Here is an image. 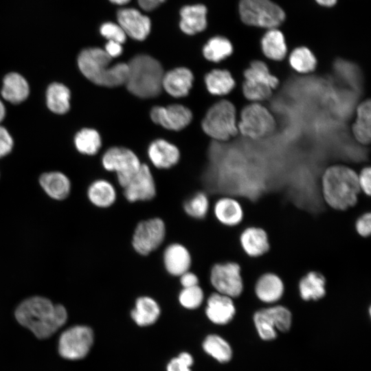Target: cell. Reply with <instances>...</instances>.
Listing matches in <instances>:
<instances>
[{
	"instance_id": "cell-1",
	"label": "cell",
	"mask_w": 371,
	"mask_h": 371,
	"mask_svg": "<svg viewBox=\"0 0 371 371\" xmlns=\"http://www.w3.org/2000/svg\"><path fill=\"white\" fill-rule=\"evenodd\" d=\"M15 317L36 337L46 339L65 324L67 313L63 305L54 304L43 297L34 296L18 306Z\"/></svg>"
},
{
	"instance_id": "cell-2",
	"label": "cell",
	"mask_w": 371,
	"mask_h": 371,
	"mask_svg": "<svg viewBox=\"0 0 371 371\" xmlns=\"http://www.w3.org/2000/svg\"><path fill=\"white\" fill-rule=\"evenodd\" d=\"M358 172L342 164L327 167L322 174L321 194L327 206L335 210H346L358 201L361 192Z\"/></svg>"
},
{
	"instance_id": "cell-3",
	"label": "cell",
	"mask_w": 371,
	"mask_h": 371,
	"mask_svg": "<svg viewBox=\"0 0 371 371\" xmlns=\"http://www.w3.org/2000/svg\"><path fill=\"white\" fill-rule=\"evenodd\" d=\"M111 59L104 49L89 47L80 52L77 63L81 73L93 83L115 87L125 84L128 67L125 63L110 66Z\"/></svg>"
},
{
	"instance_id": "cell-4",
	"label": "cell",
	"mask_w": 371,
	"mask_h": 371,
	"mask_svg": "<svg viewBox=\"0 0 371 371\" xmlns=\"http://www.w3.org/2000/svg\"><path fill=\"white\" fill-rule=\"evenodd\" d=\"M128 64V72L125 82L128 91L140 98L158 96L162 89L164 74L161 64L146 54H138Z\"/></svg>"
},
{
	"instance_id": "cell-5",
	"label": "cell",
	"mask_w": 371,
	"mask_h": 371,
	"mask_svg": "<svg viewBox=\"0 0 371 371\" xmlns=\"http://www.w3.org/2000/svg\"><path fill=\"white\" fill-rule=\"evenodd\" d=\"M204 133L215 141H226L238 132L236 109L232 103L223 100L213 104L201 122Z\"/></svg>"
},
{
	"instance_id": "cell-6",
	"label": "cell",
	"mask_w": 371,
	"mask_h": 371,
	"mask_svg": "<svg viewBox=\"0 0 371 371\" xmlns=\"http://www.w3.org/2000/svg\"><path fill=\"white\" fill-rule=\"evenodd\" d=\"M238 10L246 25L273 29L285 19L282 8L271 0H240Z\"/></svg>"
},
{
	"instance_id": "cell-7",
	"label": "cell",
	"mask_w": 371,
	"mask_h": 371,
	"mask_svg": "<svg viewBox=\"0 0 371 371\" xmlns=\"http://www.w3.org/2000/svg\"><path fill=\"white\" fill-rule=\"evenodd\" d=\"M293 315L291 310L280 304L267 305L257 309L253 321L260 337L265 341L274 339L277 330L288 331L292 324Z\"/></svg>"
},
{
	"instance_id": "cell-8",
	"label": "cell",
	"mask_w": 371,
	"mask_h": 371,
	"mask_svg": "<svg viewBox=\"0 0 371 371\" xmlns=\"http://www.w3.org/2000/svg\"><path fill=\"white\" fill-rule=\"evenodd\" d=\"M209 280L215 292L232 299L238 298L243 291L241 268L234 261L214 263L210 271Z\"/></svg>"
},
{
	"instance_id": "cell-9",
	"label": "cell",
	"mask_w": 371,
	"mask_h": 371,
	"mask_svg": "<svg viewBox=\"0 0 371 371\" xmlns=\"http://www.w3.org/2000/svg\"><path fill=\"white\" fill-rule=\"evenodd\" d=\"M104 168L116 173L119 184L124 188L139 170L142 164L131 150L120 146L109 148L103 155Z\"/></svg>"
},
{
	"instance_id": "cell-10",
	"label": "cell",
	"mask_w": 371,
	"mask_h": 371,
	"mask_svg": "<svg viewBox=\"0 0 371 371\" xmlns=\"http://www.w3.org/2000/svg\"><path fill=\"white\" fill-rule=\"evenodd\" d=\"M166 233V225L161 218L154 217L141 221L133 234L132 247L139 255L147 256L163 243Z\"/></svg>"
},
{
	"instance_id": "cell-11",
	"label": "cell",
	"mask_w": 371,
	"mask_h": 371,
	"mask_svg": "<svg viewBox=\"0 0 371 371\" xmlns=\"http://www.w3.org/2000/svg\"><path fill=\"white\" fill-rule=\"evenodd\" d=\"M238 127L244 136L258 139L272 133L276 127V122L265 107L254 103L242 111Z\"/></svg>"
},
{
	"instance_id": "cell-12",
	"label": "cell",
	"mask_w": 371,
	"mask_h": 371,
	"mask_svg": "<svg viewBox=\"0 0 371 371\" xmlns=\"http://www.w3.org/2000/svg\"><path fill=\"white\" fill-rule=\"evenodd\" d=\"M93 343V332L86 326H75L65 330L58 340V352L69 360H78L87 356Z\"/></svg>"
},
{
	"instance_id": "cell-13",
	"label": "cell",
	"mask_w": 371,
	"mask_h": 371,
	"mask_svg": "<svg viewBox=\"0 0 371 371\" xmlns=\"http://www.w3.org/2000/svg\"><path fill=\"white\" fill-rule=\"evenodd\" d=\"M150 116L154 123L175 131L186 128L192 120V111L179 104L166 106H155L150 110Z\"/></svg>"
},
{
	"instance_id": "cell-14",
	"label": "cell",
	"mask_w": 371,
	"mask_h": 371,
	"mask_svg": "<svg viewBox=\"0 0 371 371\" xmlns=\"http://www.w3.org/2000/svg\"><path fill=\"white\" fill-rule=\"evenodd\" d=\"M123 189L125 199L131 203L152 200L156 196L157 189L148 166L142 164Z\"/></svg>"
},
{
	"instance_id": "cell-15",
	"label": "cell",
	"mask_w": 371,
	"mask_h": 371,
	"mask_svg": "<svg viewBox=\"0 0 371 371\" xmlns=\"http://www.w3.org/2000/svg\"><path fill=\"white\" fill-rule=\"evenodd\" d=\"M119 25L126 36L137 41H143L150 32V19L134 8H123L117 12Z\"/></svg>"
},
{
	"instance_id": "cell-16",
	"label": "cell",
	"mask_w": 371,
	"mask_h": 371,
	"mask_svg": "<svg viewBox=\"0 0 371 371\" xmlns=\"http://www.w3.org/2000/svg\"><path fill=\"white\" fill-rule=\"evenodd\" d=\"M236 313L234 300L214 291L207 299L205 315L210 322L218 325L230 322Z\"/></svg>"
},
{
	"instance_id": "cell-17",
	"label": "cell",
	"mask_w": 371,
	"mask_h": 371,
	"mask_svg": "<svg viewBox=\"0 0 371 371\" xmlns=\"http://www.w3.org/2000/svg\"><path fill=\"white\" fill-rule=\"evenodd\" d=\"M212 212L218 223L228 227L238 226L244 218L240 203L236 198L229 196L218 197L213 204Z\"/></svg>"
},
{
	"instance_id": "cell-18",
	"label": "cell",
	"mask_w": 371,
	"mask_h": 371,
	"mask_svg": "<svg viewBox=\"0 0 371 371\" xmlns=\"http://www.w3.org/2000/svg\"><path fill=\"white\" fill-rule=\"evenodd\" d=\"M284 292L282 279L276 273L267 272L261 275L254 285L257 299L265 305L278 304Z\"/></svg>"
},
{
	"instance_id": "cell-19",
	"label": "cell",
	"mask_w": 371,
	"mask_h": 371,
	"mask_svg": "<svg viewBox=\"0 0 371 371\" xmlns=\"http://www.w3.org/2000/svg\"><path fill=\"white\" fill-rule=\"evenodd\" d=\"M194 76L186 67H177L164 73L162 89L174 98H183L188 95L192 87Z\"/></svg>"
},
{
	"instance_id": "cell-20",
	"label": "cell",
	"mask_w": 371,
	"mask_h": 371,
	"mask_svg": "<svg viewBox=\"0 0 371 371\" xmlns=\"http://www.w3.org/2000/svg\"><path fill=\"white\" fill-rule=\"evenodd\" d=\"M163 262L165 269L170 275L179 277L190 270L192 264L191 254L182 244L171 243L164 249Z\"/></svg>"
},
{
	"instance_id": "cell-21",
	"label": "cell",
	"mask_w": 371,
	"mask_h": 371,
	"mask_svg": "<svg viewBox=\"0 0 371 371\" xmlns=\"http://www.w3.org/2000/svg\"><path fill=\"white\" fill-rule=\"evenodd\" d=\"M239 243L246 255L258 258L269 250L270 245L266 231L258 227H247L240 234Z\"/></svg>"
},
{
	"instance_id": "cell-22",
	"label": "cell",
	"mask_w": 371,
	"mask_h": 371,
	"mask_svg": "<svg viewBox=\"0 0 371 371\" xmlns=\"http://www.w3.org/2000/svg\"><path fill=\"white\" fill-rule=\"evenodd\" d=\"M152 164L159 169H168L176 165L180 158L178 148L164 139L153 141L148 148Z\"/></svg>"
},
{
	"instance_id": "cell-23",
	"label": "cell",
	"mask_w": 371,
	"mask_h": 371,
	"mask_svg": "<svg viewBox=\"0 0 371 371\" xmlns=\"http://www.w3.org/2000/svg\"><path fill=\"white\" fill-rule=\"evenodd\" d=\"M326 278L319 272L311 271L303 276L298 282L300 298L304 302H316L326 295Z\"/></svg>"
},
{
	"instance_id": "cell-24",
	"label": "cell",
	"mask_w": 371,
	"mask_h": 371,
	"mask_svg": "<svg viewBox=\"0 0 371 371\" xmlns=\"http://www.w3.org/2000/svg\"><path fill=\"white\" fill-rule=\"evenodd\" d=\"M207 8L201 4L186 5L180 10L179 26L183 32L193 35L203 31L207 26Z\"/></svg>"
},
{
	"instance_id": "cell-25",
	"label": "cell",
	"mask_w": 371,
	"mask_h": 371,
	"mask_svg": "<svg viewBox=\"0 0 371 371\" xmlns=\"http://www.w3.org/2000/svg\"><path fill=\"white\" fill-rule=\"evenodd\" d=\"M2 97L12 104H19L27 99L30 86L26 79L20 74L10 72L3 80L1 91Z\"/></svg>"
},
{
	"instance_id": "cell-26",
	"label": "cell",
	"mask_w": 371,
	"mask_h": 371,
	"mask_svg": "<svg viewBox=\"0 0 371 371\" xmlns=\"http://www.w3.org/2000/svg\"><path fill=\"white\" fill-rule=\"evenodd\" d=\"M160 313V306L155 300L149 296H141L135 300L131 316L138 326H148L157 322Z\"/></svg>"
},
{
	"instance_id": "cell-27",
	"label": "cell",
	"mask_w": 371,
	"mask_h": 371,
	"mask_svg": "<svg viewBox=\"0 0 371 371\" xmlns=\"http://www.w3.org/2000/svg\"><path fill=\"white\" fill-rule=\"evenodd\" d=\"M39 183L46 194L56 200H63L69 194L71 183L69 178L60 172L42 174Z\"/></svg>"
},
{
	"instance_id": "cell-28",
	"label": "cell",
	"mask_w": 371,
	"mask_h": 371,
	"mask_svg": "<svg viewBox=\"0 0 371 371\" xmlns=\"http://www.w3.org/2000/svg\"><path fill=\"white\" fill-rule=\"evenodd\" d=\"M87 196L90 202L96 207L106 208L115 202L117 192L115 187L104 179L95 180L89 186Z\"/></svg>"
},
{
	"instance_id": "cell-29",
	"label": "cell",
	"mask_w": 371,
	"mask_h": 371,
	"mask_svg": "<svg viewBox=\"0 0 371 371\" xmlns=\"http://www.w3.org/2000/svg\"><path fill=\"white\" fill-rule=\"evenodd\" d=\"M70 90L62 83L53 82L47 89V106L54 113H66L70 109Z\"/></svg>"
},
{
	"instance_id": "cell-30",
	"label": "cell",
	"mask_w": 371,
	"mask_h": 371,
	"mask_svg": "<svg viewBox=\"0 0 371 371\" xmlns=\"http://www.w3.org/2000/svg\"><path fill=\"white\" fill-rule=\"evenodd\" d=\"M261 47L264 54L272 60H280L286 54L284 36L276 28L269 29L264 34L261 40Z\"/></svg>"
},
{
	"instance_id": "cell-31",
	"label": "cell",
	"mask_w": 371,
	"mask_h": 371,
	"mask_svg": "<svg viewBox=\"0 0 371 371\" xmlns=\"http://www.w3.org/2000/svg\"><path fill=\"white\" fill-rule=\"evenodd\" d=\"M207 91L212 95H223L234 87L235 82L231 74L225 69H214L205 77Z\"/></svg>"
},
{
	"instance_id": "cell-32",
	"label": "cell",
	"mask_w": 371,
	"mask_h": 371,
	"mask_svg": "<svg viewBox=\"0 0 371 371\" xmlns=\"http://www.w3.org/2000/svg\"><path fill=\"white\" fill-rule=\"evenodd\" d=\"M370 101L361 102L357 110V120L352 126V132L356 139L362 144L370 142Z\"/></svg>"
},
{
	"instance_id": "cell-33",
	"label": "cell",
	"mask_w": 371,
	"mask_h": 371,
	"mask_svg": "<svg viewBox=\"0 0 371 371\" xmlns=\"http://www.w3.org/2000/svg\"><path fill=\"white\" fill-rule=\"evenodd\" d=\"M204 351L221 363L230 361L232 350L229 343L217 335H209L203 342Z\"/></svg>"
},
{
	"instance_id": "cell-34",
	"label": "cell",
	"mask_w": 371,
	"mask_h": 371,
	"mask_svg": "<svg viewBox=\"0 0 371 371\" xmlns=\"http://www.w3.org/2000/svg\"><path fill=\"white\" fill-rule=\"evenodd\" d=\"M74 144L76 149L80 153L93 155L100 148L102 139L99 133L96 130L85 128L76 134Z\"/></svg>"
},
{
	"instance_id": "cell-35",
	"label": "cell",
	"mask_w": 371,
	"mask_h": 371,
	"mask_svg": "<svg viewBox=\"0 0 371 371\" xmlns=\"http://www.w3.org/2000/svg\"><path fill=\"white\" fill-rule=\"evenodd\" d=\"M233 52L231 42L223 36H214L210 38L203 48L205 59L218 63L228 57Z\"/></svg>"
},
{
	"instance_id": "cell-36",
	"label": "cell",
	"mask_w": 371,
	"mask_h": 371,
	"mask_svg": "<svg viewBox=\"0 0 371 371\" xmlns=\"http://www.w3.org/2000/svg\"><path fill=\"white\" fill-rule=\"evenodd\" d=\"M246 80L262 83L274 89L278 84V80L272 76L267 65L262 61L256 60L251 63L244 73Z\"/></svg>"
},
{
	"instance_id": "cell-37",
	"label": "cell",
	"mask_w": 371,
	"mask_h": 371,
	"mask_svg": "<svg viewBox=\"0 0 371 371\" xmlns=\"http://www.w3.org/2000/svg\"><path fill=\"white\" fill-rule=\"evenodd\" d=\"M210 203L208 196L203 192H198L186 200L183 204L185 212L196 219L204 218L208 214Z\"/></svg>"
},
{
	"instance_id": "cell-38",
	"label": "cell",
	"mask_w": 371,
	"mask_h": 371,
	"mask_svg": "<svg viewBox=\"0 0 371 371\" xmlns=\"http://www.w3.org/2000/svg\"><path fill=\"white\" fill-rule=\"evenodd\" d=\"M289 63L300 73H308L315 68L316 59L311 51L306 47L295 48L291 54Z\"/></svg>"
},
{
	"instance_id": "cell-39",
	"label": "cell",
	"mask_w": 371,
	"mask_h": 371,
	"mask_svg": "<svg viewBox=\"0 0 371 371\" xmlns=\"http://www.w3.org/2000/svg\"><path fill=\"white\" fill-rule=\"evenodd\" d=\"M203 300L204 292L199 284L183 288L179 294V302L186 309L197 308L202 304Z\"/></svg>"
},
{
	"instance_id": "cell-40",
	"label": "cell",
	"mask_w": 371,
	"mask_h": 371,
	"mask_svg": "<svg viewBox=\"0 0 371 371\" xmlns=\"http://www.w3.org/2000/svg\"><path fill=\"white\" fill-rule=\"evenodd\" d=\"M271 90L272 89L266 85L246 80L243 85L245 96L252 101L267 99L271 95Z\"/></svg>"
},
{
	"instance_id": "cell-41",
	"label": "cell",
	"mask_w": 371,
	"mask_h": 371,
	"mask_svg": "<svg viewBox=\"0 0 371 371\" xmlns=\"http://www.w3.org/2000/svg\"><path fill=\"white\" fill-rule=\"evenodd\" d=\"M100 34L108 41H113L123 44L126 39V34L119 24L106 22L100 29Z\"/></svg>"
},
{
	"instance_id": "cell-42",
	"label": "cell",
	"mask_w": 371,
	"mask_h": 371,
	"mask_svg": "<svg viewBox=\"0 0 371 371\" xmlns=\"http://www.w3.org/2000/svg\"><path fill=\"white\" fill-rule=\"evenodd\" d=\"M192 363V355L183 352L170 361L167 365V371H192L190 367Z\"/></svg>"
},
{
	"instance_id": "cell-43",
	"label": "cell",
	"mask_w": 371,
	"mask_h": 371,
	"mask_svg": "<svg viewBox=\"0 0 371 371\" xmlns=\"http://www.w3.org/2000/svg\"><path fill=\"white\" fill-rule=\"evenodd\" d=\"M355 229L363 238L371 236V212L363 213L357 218Z\"/></svg>"
},
{
	"instance_id": "cell-44",
	"label": "cell",
	"mask_w": 371,
	"mask_h": 371,
	"mask_svg": "<svg viewBox=\"0 0 371 371\" xmlns=\"http://www.w3.org/2000/svg\"><path fill=\"white\" fill-rule=\"evenodd\" d=\"M358 175V182L361 192L370 196L371 195V168L370 166L363 168Z\"/></svg>"
},
{
	"instance_id": "cell-45",
	"label": "cell",
	"mask_w": 371,
	"mask_h": 371,
	"mask_svg": "<svg viewBox=\"0 0 371 371\" xmlns=\"http://www.w3.org/2000/svg\"><path fill=\"white\" fill-rule=\"evenodd\" d=\"M13 139L8 131L0 126V158L8 155L12 150Z\"/></svg>"
},
{
	"instance_id": "cell-46",
	"label": "cell",
	"mask_w": 371,
	"mask_h": 371,
	"mask_svg": "<svg viewBox=\"0 0 371 371\" xmlns=\"http://www.w3.org/2000/svg\"><path fill=\"white\" fill-rule=\"evenodd\" d=\"M179 281L183 288L199 285V283L198 276L190 270L179 276Z\"/></svg>"
},
{
	"instance_id": "cell-47",
	"label": "cell",
	"mask_w": 371,
	"mask_h": 371,
	"mask_svg": "<svg viewBox=\"0 0 371 371\" xmlns=\"http://www.w3.org/2000/svg\"><path fill=\"white\" fill-rule=\"evenodd\" d=\"M122 45L115 41H108L104 50L111 58H115L122 53L123 48Z\"/></svg>"
},
{
	"instance_id": "cell-48",
	"label": "cell",
	"mask_w": 371,
	"mask_h": 371,
	"mask_svg": "<svg viewBox=\"0 0 371 371\" xmlns=\"http://www.w3.org/2000/svg\"><path fill=\"white\" fill-rule=\"evenodd\" d=\"M166 0H137L139 5L146 11H151Z\"/></svg>"
},
{
	"instance_id": "cell-49",
	"label": "cell",
	"mask_w": 371,
	"mask_h": 371,
	"mask_svg": "<svg viewBox=\"0 0 371 371\" xmlns=\"http://www.w3.org/2000/svg\"><path fill=\"white\" fill-rule=\"evenodd\" d=\"M316 2L323 6L331 7L333 6L336 3L337 0H315Z\"/></svg>"
},
{
	"instance_id": "cell-50",
	"label": "cell",
	"mask_w": 371,
	"mask_h": 371,
	"mask_svg": "<svg viewBox=\"0 0 371 371\" xmlns=\"http://www.w3.org/2000/svg\"><path fill=\"white\" fill-rule=\"evenodd\" d=\"M5 115V108L3 103L0 100V123L3 120Z\"/></svg>"
},
{
	"instance_id": "cell-51",
	"label": "cell",
	"mask_w": 371,
	"mask_h": 371,
	"mask_svg": "<svg viewBox=\"0 0 371 371\" xmlns=\"http://www.w3.org/2000/svg\"><path fill=\"white\" fill-rule=\"evenodd\" d=\"M111 3L117 5H124L129 2L131 0H109Z\"/></svg>"
}]
</instances>
